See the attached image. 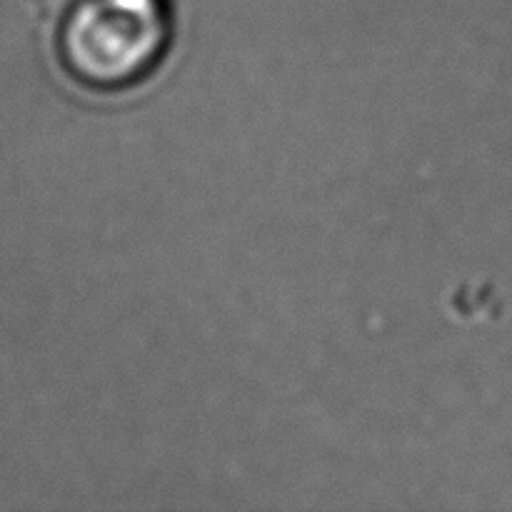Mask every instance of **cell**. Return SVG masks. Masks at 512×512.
<instances>
[{"instance_id": "6da1fadb", "label": "cell", "mask_w": 512, "mask_h": 512, "mask_svg": "<svg viewBox=\"0 0 512 512\" xmlns=\"http://www.w3.org/2000/svg\"><path fill=\"white\" fill-rule=\"evenodd\" d=\"M178 45V0H65L48 30L58 78L93 103L153 88Z\"/></svg>"}]
</instances>
